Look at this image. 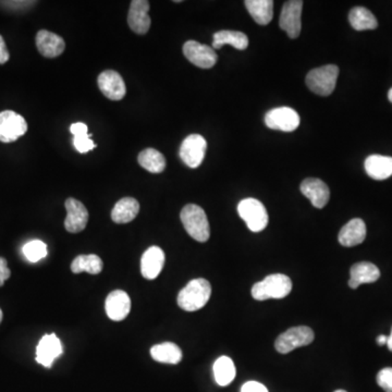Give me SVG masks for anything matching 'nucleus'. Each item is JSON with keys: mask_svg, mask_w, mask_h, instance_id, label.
Returning <instances> with one entry per match:
<instances>
[{"mask_svg": "<svg viewBox=\"0 0 392 392\" xmlns=\"http://www.w3.org/2000/svg\"><path fill=\"white\" fill-rule=\"evenodd\" d=\"M211 286L204 278L193 279L178 295V305L185 312L198 311L211 299Z\"/></svg>", "mask_w": 392, "mask_h": 392, "instance_id": "1", "label": "nucleus"}, {"mask_svg": "<svg viewBox=\"0 0 392 392\" xmlns=\"http://www.w3.org/2000/svg\"><path fill=\"white\" fill-rule=\"evenodd\" d=\"M182 224L189 237L198 242H206L211 237V228L203 208L195 204H187L180 214Z\"/></svg>", "mask_w": 392, "mask_h": 392, "instance_id": "2", "label": "nucleus"}, {"mask_svg": "<svg viewBox=\"0 0 392 392\" xmlns=\"http://www.w3.org/2000/svg\"><path fill=\"white\" fill-rule=\"evenodd\" d=\"M292 281L284 274L269 275L262 281L256 282L252 288V297L256 301L268 299H284L291 292Z\"/></svg>", "mask_w": 392, "mask_h": 392, "instance_id": "3", "label": "nucleus"}, {"mask_svg": "<svg viewBox=\"0 0 392 392\" xmlns=\"http://www.w3.org/2000/svg\"><path fill=\"white\" fill-rule=\"evenodd\" d=\"M339 68L334 65H327L313 69L306 76V85L312 92L319 96H330L337 84Z\"/></svg>", "mask_w": 392, "mask_h": 392, "instance_id": "4", "label": "nucleus"}, {"mask_svg": "<svg viewBox=\"0 0 392 392\" xmlns=\"http://www.w3.org/2000/svg\"><path fill=\"white\" fill-rule=\"evenodd\" d=\"M238 213L253 232L263 231L268 224V214L262 202L256 198H245L238 205Z\"/></svg>", "mask_w": 392, "mask_h": 392, "instance_id": "5", "label": "nucleus"}, {"mask_svg": "<svg viewBox=\"0 0 392 392\" xmlns=\"http://www.w3.org/2000/svg\"><path fill=\"white\" fill-rule=\"evenodd\" d=\"M315 334L308 326L292 327L280 334L275 343V347L281 354H287L298 347L311 345Z\"/></svg>", "mask_w": 392, "mask_h": 392, "instance_id": "6", "label": "nucleus"}, {"mask_svg": "<svg viewBox=\"0 0 392 392\" xmlns=\"http://www.w3.org/2000/svg\"><path fill=\"white\" fill-rule=\"evenodd\" d=\"M27 131V124L21 115L12 111L0 113V142H14Z\"/></svg>", "mask_w": 392, "mask_h": 392, "instance_id": "7", "label": "nucleus"}, {"mask_svg": "<svg viewBox=\"0 0 392 392\" xmlns=\"http://www.w3.org/2000/svg\"><path fill=\"white\" fill-rule=\"evenodd\" d=\"M207 142L202 135H191L185 137L180 148V157L189 168H198L203 163Z\"/></svg>", "mask_w": 392, "mask_h": 392, "instance_id": "8", "label": "nucleus"}, {"mask_svg": "<svg viewBox=\"0 0 392 392\" xmlns=\"http://www.w3.org/2000/svg\"><path fill=\"white\" fill-rule=\"evenodd\" d=\"M265 124L269 129L292 132L300 126V116L295 109L290 107H278L266 113Z\"/></svg>", "mask_w": 392, "mask_h": 392, "instance_id": "9", "label": "nucleus"}, {"mask_svg": "<svg viewBox=\"0 0 392 392\" xmlns=\"http://www.w3.org/2000/svg\"><path fill=\"white\" fill-rule=\"evenodd\" d=\"M302 8L303 1L301 0L286 1L282 7L279 25L291 38L300 36L301 29H302V22H301Z\"/></svg>", "mask_w": 392, "mask_h": 392, "instance_id": "10", "label": "nucleus"}, {"mask_svg": "<svg viewBox=\"0 0 392 392\" xmlns=\"http://www.w3.org/2000/svg\"><path fill=\"white\" fill-rule=\"evenodd\" d=\"M185 58L200 69H211L216 65L218 57L213 48L195 41H189L183 45Z\"/></svg>", "mask_w": 392, "mask_h": 392, "instance_id": "11", "label": "nucleus"}, {"mask_svg": "<svg viewBox=\"0 0 392 392\" xmlns=\"http://www.w3.org/2000/svg\"><path fill=\"white\" fill-rule=\"evenodd\" d=\"M100 92L111 100H122L126 96V87L122 76L113 70H106L97 79Z\"/></svg>", "mask_w": 392, "mask_h": 392, "instance_id": "12", "label": "nucleus"}, {"mask_svg": "<svg viewBox=\"0 0 392 392\" xmlns=\"http://www.w3.org/2000/svg\"><path fill=\"white\" fill-rule=\"evenodd\" d=\"M67 217L65 227L68 232L79 233L87 228L89 221V211L87 207L76 198H68L66 200Z\"/></svg>", "mask_w": 392, "mask_h": 392, "instance_id": "13", "label": "nucleus"}, {"mask_svg": "<svg viewBox=\"0 0 392 392\" xmlns=\"http://www.w3.org/2000/svg\"><path fill=\"white\" fill-rule=\"evenodd\" d=\"M150 3L146 0H133L130 5L129 14H128V24L130 29L139 35L148 33L150 27Z\"/></svg>", "mask_w": 392, "mask_h": 392, "instance_id": "14", "label": "nucleus"}, {"mask_svg": "<svg viewBox=\"0 0 392 392\" xmlns=\"http://www.w3.org/2000/svg\"><path fill=\"white\" fill-rule=\"evenodd\" d=\"M62 354V345L55 334H45L36 347V361L50 369L56 358Z\"/></svg>", "mask_w": 392, "mask_h": 392, "instance_id": "15", "label": "nucleus"}, {"mask_svg": "<svg viewBox=\"0 0 392 392\" xmlns=\"http://www.w3.org/2000/svg\"><path fill=\"white\" fill-rule=\"evenodd\" d=\"M301 192L311 200L312 205L316 208H324L330 198V191L328 185L321 180L316 178H308L301 183Z\"/></svg>", "mask_w": 392, "mask_h": 392, "instance_id": "16", "label": "nucleus"}, {"mask_svg": "<svg viewBox=\"0 0 392 392\" xmlns=\"http://www.w3.org/2000/svg\"><path fill=\"white\" fill-rule=\"evenodd\" d=\"M105 310L111 321H124L131 311L129 295L122 290H115L106 299Z\"/></svg>", "mask_w": 392, "mask_h": 392, "instance_id": "17", "label": "nucleus"}, {"mask_svg": "<svg viewBox=\"0 0 392 392\" xmlns=\"http://www.w3.org/2000/svg\"><path fill=\"white\" fill-rule=\"evenodd\" d=\"M165 264V253L159 246H150L141 260V273L145 279L154 280L159 276Z\"/></svg>", "mask_w": 392, "mask_h": 392, "instance_id": "18", "label": "nucleus"}, {"mask_svg": "<svg viewBox=\"0 0 392 392\" xmlns=\"http://www.w3.org/2000/svg\"><path fill=\"white\" fill-rule=\"evenodd\" d=\"M37 49L46 58H56L65 51L66 43L53 32L41 30L36 35Z\"/></svg>", "mask_w": 392, "mask_h": 392, "instance_id": "19", "label": "nucleus"}, {"mask_svg": "<svg viewBox=\"0 0 392 392\" xmlns=\"http://www.w3.org/2000/svg\"><path fill=\"white\" fill-rule=\"evenodd\" d=\"M351 278L349 280V287L358 289L361 284H373L380 277V270L374 264L369 262L356 263L351 267Z\"/></svg>", "mask_w": 392, "mask_h": 392, "instance_id": "20", "label": "nucleus"}, {"mask_svg": "<svg viewBox=\"0 0 392 392\" xmlns=\"http://www.w3.org/2000/svg\"><path fill=\"white\" fill-rule=\"evenodd\" d=\"M366 238V224L362 219L354 218L349 221L340 230L338 240L343 246L351 248L363 243Z\"/></svg>", "mask_w": 392, "mask_h": 392, "instance_id": "21", "label": "nucleus"}, {"mask_svg": "<svg viewBox=\"0 0 392 392\" xmlns=\"http://www.w3.org/2000/svg\"><path fill=\"white\" fill-rule=\"evenodd\" d=\"M366 174L374 180H386L392 176V157L371 155L366 158Z\"/></svg>", "mask_w": 392, "mask_h": 392, "instance_id": "22", "label": "nucleus"}, {"mask_svg": "<svg viewBox=\"0 0 392 392\" xmlns=\"http://www.w3.org/2000/svg\"><path fill=\"white\" fill-rule=\"evenodd\" d=\"M139 211H140V204L135 198H122L113 207L111 219L116 224H128L137 218Z\"/></svg>", "mask_w": 392, "mask_h": 392, "instance_id": "23", "label": "nucleus"}, {"mask_svg": "<svg viewBox=\"0 0 392 392\" xmlns=\"http://www.w3.org/2000/svg\"><path fill=\"white\" fill-rule=\"evenodd\" d=\"M245 7L248 9L256 23L260 25H267L273 20L274 16V1L273 0H246Z\"/></svg>", "mask_w": 392, "mask_h": 392, "instance_id": "24", "label": "nucleus"}, {"mask_svg": "<svg viewBox=\"0 0 392 392\" xmlns=\"http://www.w3.org/2000/svg\"><path fill=\"white\" fill-rule=\"evenodd\" d=\"M224 45H231L239 50L248 48L249 38L246 34L238 31H219L214 34L213 48L220 49Z\"/></svg>", "mask_w": 392, "mask_h": 392, "instance_id": "25", "label": "nucleus"}, {"mask_svg": "<svg viewBox=\"0 0 392 392\" xmlns=\"http://www.w3.org/2000/svg\"><path fill=\"white\" fill-rule=\"evenodd\" d=\"M150 356L159 363L178 364L182 360V351L176 343H163L150 349Z\"/></svg>", "mask_w": 392, "mask_h": 392, "instance_id": "26", "label": "nucleus"}, {"mask_svg": "<svg viewBox=\"0 0 392 392\" xmlns=\"http://www.w3.org/2000/svg\"><path fill=\"white\" fill-rule=\"evenodd\" d=\"M137 161L145 170L152 174H161L166 168V158L155 148L142 150L139 154Z\"/></svg>", "mask_w": 392, "mask_h": 392, "instance_id": "27", "label": "nucleus"}, {"mask_svg": "<svg viewBox=\"0 0 392 392\" xmlns=\"http://www.w3.org/2000/svg\"><path fill=\"white\" fill-rule=\"evenodd\" d=\"M237 375L235 363L228 356H220L214 364V376L221 387L228 386L233 382Z\"/></svg>", "mask_w": 392, "mask_h": 392, "instance_id": "28", "label": "nucleus"}, {"mask_svg": "<svg viewBox=\"0 0 392 392\" xmlns=\"http://www.w3.org/2000/svg\"><path fill=\"white\" fill-rule=\"evenodd\" d=\"M349 21H350L351 27L356 31L375 30L378 27V22L374 14L364 7L353 8L349 14Z\"/></svg>", "mask_w": 392, "mask_h": 392, "instance_id": "29", "label": "nucleus"}, {"mask_svg": "<svg viewBox=\"0 0 392 392\" xmlns=\"http://www.w3.org/2000/svg\"><path fill=\"white\" fill-rule=\"evenodd\" d=\"M103 267L102 258L95 254L77 256L71 264V270L74 274H81L83 271H87L91 275H97L103 270Z\"/></svg>", "mask_w": 392, "mask_h": 392, "instance_id": "30", "label": "nucleus"}, {"mask_svg": "<svg viewBox=\"0 0 392 392\" xmlns=\"http://www.w3.org/2000/svg\"><path fill=\"white\" fill-rule=\"evenodd\" d=\"M70 131L74 135V148L79 153L85 154L96 148V144L91 140V135H92L87 133L89 128H87V124H82V122L71 124Z\"/></svg>", "mask_w": 392, "mask_h": 392, "instance_id": "31", "label": "nucleus"}, {"mask_svg": "<svg viewBox=\"0 0 392 392\" xmlns=\"http://www.w3.org/2000/svg\"><path fill=\"white\" fill-rule=\"evenodd\" d=\"M23 254L30 262L36 263L47 255V245L41 240H33L24 245Z\"/></svg>", "mask_w": 392, "mask_h": 392, "instance_id": "32", "label": "nucleus"}, {"mask_svg": "<svg viewBox=\"0 0 392 392\" xmlns=\"http://www.w3.org/2000/svg\"><path fill=\"white\" fill-rule=\"evenodd\" d=\"M377 384L386 392H392V369L386 367L377 375Z\"/></svg>", "mask_w": 392, "mask_h": 392, "instance_id": "33", "label": "nucleus"}, {"mask_svg": "<svg viewBox=\"0 0 392 392\" xmlns=\"http://www.w3.org/2000/svg\"><path fill=\"white\" fill-rule=\"evenodd\" d=\"M241 392H268V390L261 382H248L243 384Z\"/></svg>", "mask_w": 392, "mask_h": 392, "instance_id": "34", "label": "nucleus"}, {"mask_svg": "<svg viewBox=\"0 0 392 392\" xmlns=\"http://www.w3.org/2000/svg\"><path fill=\"white\" fill-rule=\"evenodd\" d=\"M10 276L11 271L8 268V263L5 258L0 257V287H3L5 280H8Z\"/></svg>", "mask_w": 392, "mask_h": 392, "instance_id": "35", "label": "nucleus"}, {"mask_svg": "<svg viewBox=\"0 0 392 392\" xmlns=\"http://www.w3.org/2000/svg\"><path fill=\"white\" fill-rule=\"evenodd\" d=\"M10 58L3 37L0 35V65H5Z\"/></svg>", "mask_w": 392, "mask_h": 392, "instance_id": "36", "label": "nucleus"}, {"mask_svg": "<svg viewBox=\"0 0 392 392\" xmlns=\"http://www.w3.org/2000/svg\"><path fill=\"white\" fill-rule=\"evenodd\" d=\"M5 3V5H8V7H22V8H23V7H25V5H31L32 1H7V3Z\"/></svg>", "mask_w": 392, "mask_h": 392, "instance_id": "37", "label": "nucleus"}, {"mask_svg": "<svg viewBox=\"0 0 392 392\" xmlns=\"http://www.w3.org/2000/svg\"><path fill=\"white\" fill-rule=\"evenodd\" d=\"M387 340L388 337L382 334V336H379V337L377 338V343H378L379 345H387Z\"/></svg>", "mask_w": 392, "mask_h": 392, "instance_id": "38", "label": "nucleus"}, {"mask_svg": "<svg viewBox=\"0 0 392 392\" xmlns=\"http://www.w3.org/2000/svg\"><path fill=\"white\" fill-rule=\"evenodd\" d=\"M387 347L388 349H389V350L391 351L392 352V330H391V334H390L389 337H388Z\"/></svg>", "mask_w": 392, "mask_h": 392, "instance_id": "39", "label": "nucleus"}, {"mask_svg": "<svg viewBox=\"0 0 392 392\" xmlns=\"http://www.w3.org/2000/svg\"><path fill=\"white\" fill-rule=\"evenodd\" d=\"M388 100H390V103H392V87L390 89L389 92H388Z\"/></svg>", "mask_w": 392, "mask_h": 392, "instance_id": "40", "label": "nucleus"}, {"mask_svg": "<svg viewBox=\"0 0 392 392\" xmlns=\"http://www.w3.org/2000/svg\"><path fill=\"white\" fill-rule=\"evenodd\" d=\"M3 321V311H1V308H0V323Z\"/></svg>", "mask_w": 392, "mask_h": 392, "instance_id": "41", "label": "nucleus"}, {"mask_svg": "<svg viewBox=\"0 0 392 392\" xmlns=\"http://www.w3.org/2000/svg\"><path fill=\"white\" fill-rule=\"evenodd\" d=\"M334 392H347V391H345V390L340 389V390H336V391H334Z\"/></svg>", "mask_w": 392, "mask_h": 392, "instance_id": "42", "label": "nucleus"}]
</instances>
